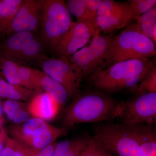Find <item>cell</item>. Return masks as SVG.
<instances>
[{"instance_id":"8fae6325","label":"cell","mask_w":156,"mask_h":156,"mask_svg":"<svg viewBox=\"0 0 156 156\" xmlns=\"http://www.w3.org/2000/svg\"><path fill=\"white\" fill-rule=\"evenodd\" d=\"M131 20L127 2L101 0L97 12V21L101 31L111 33L127 26Z\"/></svg>"},{"instance_id":"2e32d148","label":"cell","mask_w":156,"mask_h":156,"mask_svg":"<svg viewBox=\"0 0 156 156\" xmlns=\"http://www.w3.org/2000/svg\"><path fill=\"white\" fill-rule=\"evenodd\" d=\"M36 37L34 33L18 32L6 37L0 41V55L14 61L27 44Z\"/></svg>"},{"instance_id":"4fadbf2b","label":"cell","mask_w":156,"mask_h":156,"mask_svg":"<svg viewBox=\"0 0 156 156\" xmlns=\"http://www.w3.org/2000/svg\"><path fill=\"white\" fill-rule=\"evenodd\" d=\"M100 2L101 0H69L66 3L77 22L85 23L99 35L101 31L98 25L97 12Z\"/></svg>"},{"instance_id":"9a60e30c","label":"cell","mask_w":156,"mask_h":156,"mask_svg":"<svg viewBox=\"0 0 156 156\" xmlns=\"http://www.w3.org/2000/svg\"><path fill=\"white\" fill-rule=\"evenodd\" d=\"M127 126L138 142L142 156H156V135L152 126L145 124Z\"/></svg>"},{"instance_id":"277c9868","label":"cell","mask_w":156,"mask_h":156,"mask_svg":"<svg viewBox=\"0 0 156 156\" xmlns=\"http://www.w3.org/2000/svg\"><path fill=\"white\" fill-rule=\"evenodd\" d=\"M73 22L66 2L63 0H45L40 29L41 40L43 44L56 51Z\"/></svg>"},{"instance_id":"7a4b0ae2","label":"cell","mask_w":156,"mask_h":156,"mask_svg":"<svg viewBox=\"0 0 156 156\" xmlns=\"http://www.w3.org/2000/svg\"><path fill=\"white\" fill-rule=\"evenodd\" d=\"M120 102L98 91L80 93L73 98L63 116L66 128L82 123L98 122L117 118Z\"/></svg>"},{"instance_id":"ac0fdd59","label":"cell","mask_w":156,"mask_h":156,"mask_svg":"<svg viewBox=\"0 0 156 156\" xmlns=\"http://www.w3.org/2000/svg\"><path fill=\"white\" fill-rule=\"evenodd\" d=\"M90 137L82 135L56 143L53 156H80Z\"/></svg>"},{"instance_id":"f546056e","label":"cell","mask_w":156,"mask_h":156,"mask_svg":"<svg viewBox=\"0 0 156 156\" xmlns=\"http://www.w3.org/2000/svg\"><path fill=\"white\" fill-rule=\"evenodd\" d=\"M30 115L27 109V105L20 111L12 122L14 125L22 124L30 119Z\"/></svg>"},{"instance_id":"1f68e13d","label":"cell","mask_w":156,"mask_h":156,"mask_svg":"<svg viewBox=\"0 0 156 156\" xmlns=\"http://www.w3.org/2000/svg\"><path fill=\"white\" fill-rule=\"evenodd\" d=\"M8 136L7 131L4 128H2L0 131V154L4 149Z\"/></svg>"},{"instance_id":"d6a6232c","label":"cell","mask_w":156,"mask_h":156,"mask_svg":"<svg viewBox=\"0 0 156 156\" xmlns=\"http://www.w3.org/2000/svg\"><path fill=\"white\" fill-rule=\"evenodd\" d=\"M3 109L2 106V102L0 100V119L4 120V118L3 116Z\"/></svg>"},{"instance_id":"ba28073f","label":"cell","mask_w":156,"mask_h":156,"mask_svg":"<svg viewBox=\"0 0 156 156\" xmlns=\"http://www.w3.org/2000/svg\"><path fill=\"white\" fill-rule=\"evenodd\" d=\"M38 62L42 71L64 87L69 98L73 99L80 93L83 76L80 70L72 64L69 58L62 56L50 58L44 55Z\"/></svg>"},{"instance_id":"3957f363","label":"cell","mask_w":156,"mask_h":156,"mask_svg":"<svg viewBox=\"0 0 156 156\" xmlns=\"http://www.w3.org/2000/svg\"><path fill=\"white\" fill-rule=\"evenodd\" d=\"M156 54V45L140 31L136 23L129 26L113 38L112 65L128 59H148Z\"/></svg>"},{"instance_id":"484cf974","label":"cell","mask_w":156,"mask_h":156,"mask_svg":"<svg viewBox=\"0 0 156 156\" xmlns=\"http://www.w3.org/2000/svg\"><path fill=\"white\" fill-rule=\"evenodd\" d=\"M80 156H114L112 151L94 136L90 137Z\"/></svg>"},{"instance_id":"4316f807","label":"cell","mask_w":156,"mask_h":156,"mask_svg":"<svg viewBox=\"0 0 156 156\" xmlns=\"http://www.w3.org/2000/svg\"><path fill=\"white\" fill-rule=\"evenodd\" d=\"M132 19L137 20L143 14L156 6V0H128Z\"/></svg>"},{"instance_id":"cb8c5ba5","label":"cell","mask_w":156,"mask_h":156,"mask_svg":"<svg viewBox=\"0 0 156 156\" xmlns=\"http://www.w3.org/2000/svg\"><path fill=\"white\" fill-rule=\"evenodd\" d=\"M20 65L16 62L0 55V72L10 83L20 86L18 75Z\"/></svg>"},{"instance_id":"9c48e42d","label":"cell","mask_w":156,"mask_h":156,"mask_svg":"<svg viewBox=\"0 0 156 156\" xmlns=\"http://www.w3.org/2000/svg\"><path fill=\"white\" fill-rule=\"evenodd\" d=\"M122 124H145L153 126L156 120V92L136 95L120 102L117 113Z\"/></svg>"},{"instance_id":"7402d4cb","label":"cell","mask_w":156,"mask_h":156,"mask_svg":"<svg viewBox=\"0 0 156 156\" xmlns=\"http://www.w3.org/2000/svg\"><path fill=\"white\" fill-rule=\"evenodd\" d=\"M43 44L36 37L27 44L17 55L14 61L20 64L32 60H38L43 54Z\"/></svg>"},{"instance_id":"5b68a950","label":"cell","mask_w":156,"mask_h":156,"mask_svg":"<svg viewBox=\"0 0 156 156\" xmlns=\"http://www.w3.org/2000/svg\"><path fill=\"white\" fill-rule=\"evenodd\" d=\"M65 130V128L55 127L41 119L30 118L22 124L10 126L9 131L11 137L37 152L55 142Z\"/></svg>"},{"instance_id":"836d02e7","label":"cell","mask_w":156,"mask_h":156,"mask_svg":"<svg viewBox=\"0 0 156 156\" xmlns=\"http://www.w3.org/2000/svg\"><path fill=\"white\" fill-rule=\"evenodd\" d=\"M4 123V120L0 119V128L2 127V125Z\"/></svg>"},{"instance_id":"52a82bcc","label":"cell","mask_w":156,"mask_h":156,"mask_svg":"<svg viewBox=\"0 0 156 156\" xmlns=\"http://www.w3.org/2000/svg\"><path fill=\"white\" fill-rule=\"evenodd\" d=\"M94 137L115 156H142L138 142L127 125L109 123L98 125Z\"/></svg>"},{"instance_id":"d4e9b609","label":"cell","mask_w":156,"mask_h":156,"mask_svg":"<svg viewBox=\"0 0 156 156\" xmlns=\"http://www.w3.org/2000/svg\"><path fill=\"white\" fill-rule=\"evenodd\" d=\"M36 153L8 135L0 156H33Z\"/></svg>"},{"instance_id":"e575fe53","label":"cell","mask_w":156,"mask_h":156,"mask_svg":"<svg viewBox=\"0 0 156 156\" xmlns=\"http://www.w3.org/2000/svg\"><path fill=\"white\" fill-rule=\"evenodd\" d=\"M0 6H1V0H0Z\"/></svg>"},{"instance_id":"ffe728a7","label":"cell","mask_w":156,"mask_h":156,"mask_svg":"<svg viewBox=\"0 0 156 156\" xmlns=\"http://www.w3.org/2000/svg\"><path fill=\"white\" fill-rule=\"evenodd\" d=\"M24 0H1L0 35L9 27Z\"/></svg>"},{"instance_id":"8992f818","label":"cell","mask_w":156,"mask_h":156,"mask_svg":"<svg viewBox=\"0 0 156 156\" xmlns=\"http://www.w3.org/2000/svg\"><path fill=\"white\" fill-rule=\"evenodd\" d=\"M113 38L100 35L94 37L89 46L81 48L69 58L70 62L80 70L84 78L106 69L112 65Z\"/></svg>"},{"instance_id":"6da1fadb","label":"cell","mask_w":156,"mask_h":156,"mask_svg":"<svg viewBox=\"0 0 156 156\" xmlns=\"http://www.w3.org/2000/svg\"><path fill=\"white\" fill-rule=\"evenodd\" d=\"M154 67L149 58L128 59L114 63L88 78L92 87L104 93L134 91Z\"/></svg>"},{"instance_id":"4dcf8cb0","label":"cell","mask_w":156,"mask_h":156,"mask_svg":"<svg viewBox=\"0 0 156 156\" xmlns=\"http://www.w3.org/2000/svg\"><path fill=\"white\" fill-rule=\"evenodd\" d=\"M56 142L53 143L36 153L33 156H53Z\"/></svg>"},{"instance_id":"d590c367","label":"cell","mask_w":156,"mask_h":156,"mask_svg":"<svg viewBox=\"0 0 156 156\" xmlns=\"http://www.w3.org/2000/svg\"><path fill=\"white\" fill-rule=\"evenodd\" d=\"M114 156H115V155H114Z\"/></svg>"},{"instance_id":"603a6c76","label":"cell","mask_w":156,"mask_h":156,"mask_svg":"<svg viewBox=\"0 0 156 156\" xmlns=\"http://www.w3.org/2000/svg\"><path fill=\"white\" fill-rule=\"evenodd\" d=\"M41 71L20 65L18 69L20 86L30 90H40L39 79Z\"/></svg>"},{"instance_id":"e0dca14e","label":"cell","mask_w":156,"mask_h":156,"mask_svg":"<svg viewBox=\"0 0 156 156\" xmlns=\"http://www.w3.org/2000/svg\"><path fill=\"white\" fill-rule=\"evenodd\" d=\"M3 77L0 72V97L7 100L26 102L29 101L35 95V90L10 83Z\"/></svg>"},{"instance_id":"f1b7e54d","label":"cell","mask_w":156,"mask_h":156,"mask_svg":"<svg viewBox=\"0 0 156 156\" xmlns=\"http://www.w3.org/2000/svg\"><path fill=\"white\" fill-rule=\"evenodd\" d=\"M27 105L26 102L18 101L6 100L2 102L3 113L11 122L20 111Z\"/></svg>"},{"instance_id":"d6986e66","label":"cell","mask_w":156,"mask_h":156,"mask_svg":"<svg viewBox=\"0 0 156 156\" xmlns=\"http://www.w3.org/2000/svg\"><path fill=\"white\" fill-rule=\"evenodd\" d=\"M39 87L40 89L54 98L61 107L64 105L69 99L64 87L42 71L39 79Z\"/></svg>"},{"instance_id":"5bb4252c","label":"cell","mask_w":156,"mask_h":156,"mask_svg":"<svg viewBox=\"0 0 156 156\" xmlns=\"http://www.w3.org/2000/svg\"><path fill=\"white\" fill-rule=\"evenodd\" d=\"M61 108L54 98L45 92L35 94L27 104V109L32 118L47 122L57 116Z\"/></svg>"},{"instance_id":"83f0119b","label":"cell","mask_w":156,"mask_h":156,"mask_svg":"<svg viewBox=\"0 0 156 156\" xmlns=\"http://www.w3.org/2000/svg\"><path fill=\"white\" fill-rule=\"evenodd\" d=\"M136 95L156 92V68L154 67L144 78L134 90Z\"/></svg>"},{"instance_id":"44dd1931","label":"cell","mask_w":156,"mask_h":156,"mask_svg":"<svg viewBox=\"0 0 156 156\" xmlns=\"http://www.w3.org/2000/svg\"><path fill=\"white\" fill-rule=\"evenodd\" d=\"M136 24L140 31L156 44V6L143 14Z\"/></svg>"},{"instance_id":"7c38bea8","label":"cell","mask_w":156,"mask_h":156,"mask_svg":"<svg viewBox=\"0 0 156 156\" xmlns=\"http://www.w3.org/2000/svg\"><path fill=\"white\" fill-rule=\"evenodd\" d=\"M97 36L94 30L85 23L73 22L55 51L60 56L69 59L79 49L84 48L92 37Z\"/></svg>"},{"instance_id":"30bf717a","label":"cell","mask_w":156,"mask_h":156,"mask_svg":"<svg viewBox=\"0 0 156 156\" xmlns=\"http://www.w3.org/2000/svg\"><path fill=\"white\" fill-rule=\"evenodd\" d=\"M44 3L45 0H24L13 21L0 37L18 32L34 33L40 29Z\"/></svg>"}]
</instances>
